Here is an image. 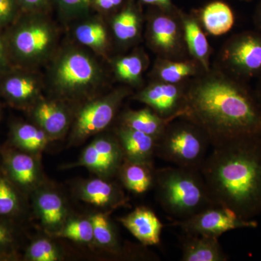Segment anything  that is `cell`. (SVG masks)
Here are the masks:
<instances>
[{
	"label": "cell",
	"instance_id": "obj_1",
	"mask_svg": "<svg viewBox=\"0 0 261 261\" xmlns=\"http://www.w3.org/2000/svg\"><path fill=\"white\" fill-rule=\"evenodd\" d=\"M180 118L202 128L212 146L261 135V108L255 92L228 74L208 75L192 84L185 92Z\"/></svg>",
	"mask_w": 261,
	"mask_h": 261
},
{
	"label": "cell",
	"instance_id": "obj_2",
	"mask_svg": "<svg viewBox=\"0 0 261 261\" xmlns=\"http://www.w3.org/2000/svg\"><path fill=\"white\" fill-rule=\"evenodd\" d=\"M200 172L217 205L245 219L261 214V135L213 146Z\"/></svg>",
	"mask_w": 261,
	"mask_h": 261
},
{
	"label": "cell",
	"instance_id": "obj_3",
	"mask_svg": "<svg viewBox=\"0 0 261 261\" xmlns=\"http://www.w3.org/2000/svg\"><path fill=\"white\" fill-rule=\"evenodd\" d=\"M154 187L163 210L176 220L217 205L200 171L178 166L159 168L154 171Z\"/></svg>",
	"mask_w": 261,
	"mask_h": 261
},
{
	"label": "cell",
	"instance_id": "obj_4",
	"mask_svg": "<svg viewBox=\"0 0 261 261\" xmlns=\"http://www.w3.org/2000/svg\"><path fill=\"white\" fill-rule=\"evenodd\" d=\"M170 122L157 142L156 155L175 166L200 171L211 145L202 128L181 118Z\"/></svg>",
	"mask_w": 261,
	"mask_h": 261
},
{
	"label": "cell",
	"instance_id": "obj_5",
	"mask_svg": "<svg viewBox=\"0 0 261 261\" xmlns=\"http://www.w3.org/2000/svg\"><path fill=\"white\" fill-rule=\"evenodd\" d=\"M221 60L227 74L247 83L261 78V32H245L231 37L223 47Z\"/></svg>",
	"mask_w": 261,
	"mask_h": 261
},
{
	"label": "cell",
	"instance_id": "obj_6",
	"mask_svg": "<svg viewBox=\"0 0 261 261\" xmlns=\"http://www.w3.org/2000/svg\"><path fill=\"white\" fill-rule=\"evenodd\" d=\"M171 226H177L186 234L202 235L219 238L233 230L255 228V219H243L231 209L216 205L207 207L186 219L176 220Z\"/></svg>",
	"mask_w": 261,
	"mask_h": 261
},
{
	"label": "cell",
	"instance_id": "obj_7",
	"mask_svg": "<svg viewBox=\"0 0 261 261\" xmlns=\"http://www.w3.org/2000/svg\"><path fill=\"white\" fill-rule=\"evenodd\" d=\"M98 77L97 65L80 51L65 55L57 64L54 73L56 87L65 94L76 93L89 88Z\"/></svg>",
	"mask_w": 261,
	"mask_h": 261
},
{
	"label": "cell",
	"instance_id": "obj_8",
	"mask_svg": "<svg viewBox=\"0 0 261 261\" xmlns=\"http://www.w3.org/2000/svg\"><path fill=\"white\" fill-rule=\"evenodd\" d=\"M124 91H118L108 97L87 105L80 111L73 129V138L82 141L97 134L111 123L123 97Z\"/></svg>",
	"mask_w": 261,
	"mask_h": 261
},
{
	"label": "cell",
	"instance_id": "obj_9",
	"mask_svg": "<svg viewBox=\"0 0 261 261\" xmlns=\"http://www.w3.org/2000/svg\"><path fill=\"white\" fill-rule=\"evenodd\" d=\"M43 23L38 20L23 22L10 35V48L20 61L40 58L50 47L53 35L49 27Z\"/></svg>",
	"mask_w": 261,
	"mask_h": 261
},
{
	"label": "cell",
	"instance_id": "obj_10",
	"mask_svg": "<svg viewBox=\"0 0 261 261\" xmlns=\"http://www.w3.org/2000/svg\"><path fill=\"white\" fill-rule=\"evenodd\" d=\"M125 157L118 138L103 137L94 140L87 147L74 166L85 167L102 176L118 173Z\"/></svg>",
	"mask_w": 261,
	"mask_h": 261
},
{
	"label": "cell",
	"instance_id": "obj_11",
	"mask_svg": "<svg viewBox=\"0 0 261 261\" xmlns=\"http://www.w3.org/2000/svg\"><path fill=\"white\" fill-rule=\"evenodd\" d=\"M185 92L176 84L163 82L152 84L137 95V99L148 106L163 118H180Z\"/></svg>",
	"mask_w": 261,
	"mask_h": 261
},
{
	"label": "cell",
	"instance_id": "obj_12",
	"mask_svg": "<svg viewBox=\"0 0 261 261\" xmlns=\"http://www.w3.org/2000/svg\"><path fill=\"white\" fill-rule=\"evenodd\" d=\"M119 221L144 245H158L161 243L163 225L148 207H137L120 218Z\"/></svg>",
	"mask_w": 261,
	"mask_h": 261
},
{
	"label": "cell",
	"instance_id": "obj_13",
	"mask_svg": "<svg viewBox=\"0 0 261 261\" xmlns=\"http://www.w3.org/2000/svg\"><path fill=\"white\" fill-rule=\"evenodd\" d=\"M117 136L125 159L133 162L152 163L157 147L155 138L124 125L118 128Z\"/></svg>",
	"mask_w": 261,
	"mask_h": 261
},
{
	"label": "cell",
	"instance_id": "obj_14",
	"mask_svg": "<svg viewBox=\"0 0 261 261\" xmlns=\"http://www.w3.org/2000/svg\"><path fill=\"white\" fill-rule=\"evenodd\" d=\"M181 240L182 261H227L229 257L223 250L219 238L186 234Z\"/></svg>",
	"mask_w": 261,
	"mask_h": 261
},
{
	"label": "cell",
	"instance_id": "obj_15",
	"mask_svg": "<svg viewBox=\"0 0 261 261\" xmlns=\"http://www.w3.org/2000/svg\"><path fill=\"white\" fill-rule=\"evenodd\" d=\"M82 198L99 207H116L124 204L125 197L117 185L97 178L86 182L81 190Z\"/></svg>",
	"mask_w": 261,
	"mask_h": 261
},
{
	"label": "cell",
	"instance_id": "obj_16",
	"mask_svg": "<svg viewBox=\"0 0 261 261\" xmlns=\"http://www.w3.org/2000/svg\"><path fill=\"white\" fill-rule=\"evenodd\" d=\"M154 171L152 163L133 162L124 159L118 173L127 190L143 194L154 187Z\"/></svg>",
	"mask_w": 261,
	"mask_h": 261
},
{
	"label": "cell",
	"instance_id": "obj_17",
	"mask_svg": "<svg viewBox=\"0 0 261 261\" xmlns=\"http://www.w3.org/2000/svg\"><path fill=\"white\" fill-rule=\"evenodd\" d=\"M173 118H163L151 108L137 111H128L123 116V125L152 136L159 140Z\"/></svg>",
	"mask_w": 261,
	"mask_h": 261
},
{
	"label": "cell",
	"instance_id": "obj_18",
	"mask_svg": "<svg viewBox=\"0 0 261 261\" xmlns=\"http://www.w3.org/2000/svg\"><path fill=\"white\" fill-rule=\"evenodd\" d=\"M1 90L10 102L17 106H23L37 97L39 84L28 75H9L3 80Z\"/></svg>",
	"mask_w": 261,
	"mask_h": 261
},
{
	"label": "cell",
	"instance_id": "obj_19",
	"mask_svg": "<svg viewBox=\"0 0 261 261\" xmlns=\"http://www.w3.org/2000/svg\"><path fill=\"white\" fill-rule=\"evenodd\" d=\"M34 116L50 140L58 138L68 126V114L56 102L39 103L34 109Z\"/></svg>",
	"mask_w": 261,
	"mask_h": 261
},
{
	"label": "cell",
	"instance_id": "obj_20",
	"mask_svg": "<svg viewBox=\"0 0 261 261\" xmlns=\"http://www.w3.org/2000/svg\"><path fill=\"white\" fill-rule=\"evenodd\" d=\"M150 32L152 44L163 54H169L177 49V23L167 13H161L154 17L151 23Z\"/></svg>",
	"mask_w": 261,
	"mask_h": 261
},
{
	"label": "cell",
	"instance_id": "obj_21",
	"mask_svg": "<svg viewBox=\"0 0 261 261\" xmlns=\"http://www.w3.org/2000/svg\"><path fill=\"white\" fill-rule=\"evenodd\" d=\"M201 19L206 30L214 36L229 32L234 23L232 10L221 1H214L206 5L201 12Z\"/></svg>",
	"mask_w": 261,
	"mask_h": 261
},
{
	"label": "cell",
	"instance_id": "obj_22",
	"mask_svg": "<svg viewBox=\"0 0 261 261\" xmlns=\"http://www.w3.org/2000/svg\"><path fill=\"white\" fill-rule=\"evenodd\" d=\"M6 166L10 177L19 186L30 188L37 183L39 169L32 156L23 152H13L7 159Z\"/></svg>",
	"mask_w": 261,
	"mask_h": 261
},
{
	"label": "cell",
	"instance_id": "obj_23",
	"mask_svg": "<svg viewBox=\"0 0 261 261\" xmlns=\"http://www.w3.org/2000/svg\"><path fill=\"white\" fill-rule=\"evenodd\" d=\"M37 206L46 227L50 230L61 229L66 215L61 196L53 192H42L38 196Z\"/></svg>",
	"mask_w": 261,
	"mask_h": 261
},
{
	"label": "cell",
	"instance_id": "obj_24",
	"mask_svg": "<svg viewBox=\"0 0 261 261\" xmlns=\"http://www.w3.org/2000/svg\"><path fill=\"white\" fill-rule=\"evenodd\" d=\"M183 25L189 50L206 70L208 69L210 47L205 34L195 19L190 17H183Z\"/></svg>",
	"mask_w": 261,
	"mask_h": 261
},
{
	"label": "cell",
	"instance_id": "obj_25",
	"mask_svg": "<svg viewBox=\"0 0 261 261\" xmlns=\"http://www.w3.org/2000/svg\"><path fill=\"white\" fill-rule=\"evenodd\" d=\"M12 138L15 145L29 152L41 150L50 140L42 129L28 123H19L13 127Z\"/></svg>",
	"mask_w": 261,
	"mask_h": 261
},
{
	"label": "cell",
	"instance_id": "obj_26",
	"mask_svg": "<svg viewBox=\"0 0 261 261\" xmlns=\"http://www.w3.org/2000/svg\"><path fill=\"white\" fill-rule=\"evenodd\" d=\"M138 15L132 7L123 10L113 20V32L121 41H128L137 36L139 30Z\"/></svg>",
	"mask_w": 261,
	"mask_h": 261
},
{
	"label": "cell",
	"instance_id": "obj_27",
	"mask_svg": "<svg viewBox=\"0 0 261 261\" xmlns=\"http://www.w3.org/2000/svg\"><path fill=\"white\" fill-rule=\"evenodd\" d=\"M158 71L163 82L175 84L195 74L196 70L195 65L190 62L164 61L160 64Z\"/></svg>",
	"mask_w": 261,
	"mask_h": 261
},
{
	"label": "cell",
	"instance_id": "obj_28",
	"mask_svg": "<svg viewBox=\"0 0 261 261\" xmlns=\"http://www.w3.org/2000/svg\"><path fill=\"white\" fill-rule=\"evenodd\" d=\"M93 227L94 239L99 245L108 248H118L114 230L105 214H97L90 218Z\"/></svg>",
	"mask_w": 261,
	"mask_h": 261
},
{
	"label": "cell",
	"instance_id": "obj_29",
	"mask_svg": "<svg viewBox=\"0 0 261 261\" xmlns=\"http://www.w3.org/2000/svg\"><path fill=\"white\" fill-rule=\"evenodd\" d=\"M75 36L82 44L93 48L104 47L107 41L106 29L98 23L80 25L75 31Z\"/></svg>",
	"mask_w": 261,
	"mask_h": 261
},
{
	"label": "cell",
	"instance_id": "obj_30",
	"mask_svg": "<svg viewBox=\"0 0 261 261\" xmlns=\"http://www.w3.org/2000/svg\"><path fill=\"white\" fill-rule=\"evenodd\" d=\"M57 234L80 243H89L94 239L93 227L90 219L70 221L61 228Z\"/></svg>",
	"mask_w": 261,
	"mask_h": 261
},
{
	"label": "cell",
	"instance_id": "obj_31",
	"mask_svg": "<svg viewBox=\"0 0 261 261\" xmlns=\"http://www.w3.org/2000/svg\"><path fill=\"white\" fill-rule=\"evenodd\" d=\"M27 257L33 261H56L60 259V252L49 240L40 239L29 246Z\"/></svg>",
	"mask_w": 261,
	"mask_h": 261
},
{
	"label": "cell",
	"instance_id": "obj_32",
	"mask_svg": "<svg viewBox=\"0 0 261 261\" xmlns=\"http://www.w3.org/2000/svg\"><path fill=\"white\" fill-rule=\"evenodd\" d=\"M116 68L117 74L121 80L135 82L142 74L143 63L139 57H125L117 62Z\"/></svg>",
	"mask_w": 261,
	"mask_h": 261
},
{
	"label": "cell",
	"instance_id": "obj_33",
	"mask_svg": "<svg viewBox=\"0 0 261 261\" xmlns=\"http://www.w3.org/2000/svg\"><path fill=\"white\" fill-rule=\"evenodd\" d=\"M18 207L15 189L7 178L0 177V216L13 214Z\"/></svg>",
	"mask_w": 261,
	"mask_h": 261
},
{
	"label": "cell",
	"instance_id": "obj_34",
	"mask_svg": "<svg viewBox=\"0 0 261 261\" xmlns=\"http://www.w3.org/2000/svg\"><path fill=\"white\" fill-rule=\"evenodd\" d=\"M19 8L17 0H0V28L14 20Z\"/></svg>",
	"mask_w": 261,
	"mask_h": 261
},
{
	"label": "cell",
	"instance_id": "obj_35",
	"mask_svg": "<svg viewBox=\"0 0 261 261\" xmlns=\"http://www.w3.org/2000/svg\"><path fill=\"white\" fill-rule=\"evenodd\" d=\"M60 8L68 14H78L87 11L93 0H57Z\"/></svg>",
	"mask_w": 261,
	"mask_h": 261
},
{
	"label": "cell",
	"instance_id": "obj_36",
	"mask_svg": "<svg viewBox=\"0 0 261 261\" xmlns=\"http://www.w3.org/2000/svg\"><path fill=\"white\" fill-rule=\"evenodd\" d=\"M13 241L14 240L11 230L5 224L0 223V252L9 249Z\"/></svg>",
	"mask_w": 261,
	"mask_h": 261
},
{
	"label": "cell",
	"instance_id": "obj_37",
	"mask_svg": "<svg viewBox=\"0 0 261 261\" xmlns=\"http://www.w3.org/2000/svg\"><path fill=\"white\" fill-rule=\"evenodd\" d=\"M19 7L25 11H36L44 8L48 0H17Z\"/></svg>",
	"mask_w": 261,
	"mask_h": 261
},
{
	"label": "cell",
	"instance_id": "obj_38",
	"mask_svg": "<svg viewBox=\"0 0 261 261\" xmlns=\"http://www.w3.org/2000/svg\"><path fill=\"white\" fill-rule=\"evenodd\" d=\"M8 49L3 38L0 37V75L4 73L8 68Z\"/></svg>",
	"mask_w": 261,
	"mask_h": 261
},
{
	"label": "cell",
	"instance_id": "obj_39",
	"mask_svg": "<svg viewBox=\"0 0 261 261\" xmlns=\"http://www.w3.org/2000/svg\"><path fill=\"white\" fill-rule=\"evenodd\" d=\"M123 0H93L94 4L99 9L111 10L120 6Z\"/></svg>",
	"mask_w": 261,
	"mask_h": 261
},
{
	"label": "cell",
	"instance_id": "obj_40",
	"mask_svg": "<svg viewBox=\"0 0 261 261\" xmlns=\"http://www.w3.org/2000/svg\"><path fill=\"white\" fill-rule=\"evenodd\" d=\"M145 4L154 5L162 8V10H169L172 8L171 0H141Z\"/></svg>",
	"mask_w": 261,
	"mask_h": 261
},
{
	"label": "cell",
	"instance_id": "obj_41",
	"mask_svg": "<svg viewBox=\"0 0 261 261\" xmlns=\"http://www.w3.org/2000/svg\"><path fill=\"white\" fill-rule=\"evenodd\" d=\"M254 22H255V27L258 29L259 32H261V2L257 5L256 9H255V14H254Z\"/></svg>",
	"mask_w": 261,
	"mask_h": 261
},
{
	"label": "cell",
	"instance_id": "obj_42",
	"mask_svg": "<svg viewBox=\"0 0 261 261\" xmlns=\"http://www.w3.org/2000/svg\"><path fill=\"white\" fill-rule=\"evenodd\" d=\"M254 92H255V96H256L257 101H258L261 108V78L259 79L256 89Z\"/></svg>",
	"mask_w": 261,
	"mask_h": 261
}]
</instances>
